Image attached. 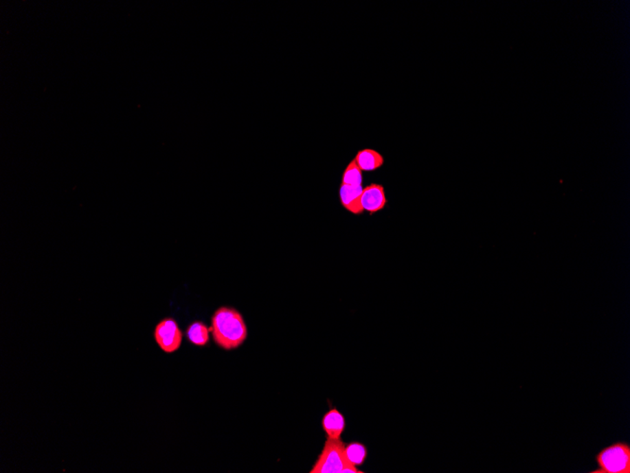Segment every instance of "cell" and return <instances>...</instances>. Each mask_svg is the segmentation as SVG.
I'll use <instances>...</instances> for the list:
<instances>
[{
	"label": "cell",
	"instance_id": "1",
	"mask_svg": "<svg viewBox=\"0 0 630 473\" xmlns=\"http://www.w3.org/2000/svg\"><path fill=\"white\" fill-rule=\"evenodd\" d=\"M210 331L214 342L227 351L237 349L247 338V324L241 314L225 306L215 311Z\"/></svg>",
	"mask_w": 630,
	"mask_h": 473
},
{
	"label": "cell",
	"instance_id": "2",
	"mask_svg": "<svg viewBox=\"0 0 630 473\" xmlns=\"http://www.w3.org/2000/svg\"><path fill=\"white\" fill-rule=\"evenodd\" d=\"M345 443L341 439H326L310 473H363L346 459Z\"/></svg>",
	"mask_w": 630,
	"mask_h": 473
},
{
	"label": "cell",
	"instance_id": "3",
	"mask_svg": "<svg viewBox=\"0 0 630 473\" xmlns=\"http://www.w3.org/2000/svg\"><path fill=\"white\" fill-rule=\"evenodd\" d=\"M597 469L589 473H630V445L616 441L596 455Z\"/></svg>",
	"mask_w": 630,
	"mask_h": 473
},
{
	"label": "cell",
	"instance_id": "4",
	"mask_svg": "<svg viewBox=\"0 0 630 473\" xmlns=\"http://www.w3.org/2000/svg\"><path fill=\"white\" fill-rule=\"evenodd\" d=\"M182 332L173 318H164L159 321L154 331L157 344L166 353H175L181 348Z\"/></svg>",
	"mask_w": 630,
	"mask_h": 473
},
{
	"label": "cell",
	"instance_id": "5",
	"mask_svg": "<svg viewBox=\"0 0 630 473\" xmlns=\"http://www.w3.org/2000/svg\"><path fill=\"white\" fill-rule=\"evenodd\" d=\"M386 204L387 199L383 186L372 184L371 186L363 188V195H361V205H363L364 211L373 214L385 208Z\"/></svg>",
	"mask_w": 630,
	"mask_h": 473
},
{
	"label": "cell",
	"instance_id": "6",
	"mask_svg": "<svg viewBox=\"0 0 630 473\" xmlns=\"http://www.w3.org/2000/svg\"><path fill=\"white\" fill-rule=\"evenodd\" d=\"M363 186H353L341 184L340 187L341 204L344 208L352 212L356 216H360L364 212L361 205V195H363Z\"/></svg>",
	"mask_w": 630,
	"mask_h": 473
},
{
	"label": "cell",
	"instance_id": "7",
	"mask_svg": "<svg viewBox=\"0 0 630 473\" xmlns=\"http://www.w3.org/2000/svg\"><path fill=\"white\" fill-rule=\"evenodd\" d=\"M346 425L345 417L338 409L331 408L323 416L322 427L328 439H341Z\"/></svg>",
	"mask_w": 630,
	"mask_h": 473
},
{
	"label": "cell",
	"instance_id": "8",
	"mask_svg": "<svg viewBox=\"0 0 630 473\" xmlns=\"http://www.w3.org/2000/svg\"><path fill=\"white\" fill-rule=\"evenodd\" d=\"M354 161L361 171H374L381 168L384 164L383 156L373 149H363L357 153Z\"/></svg>",
	"mask_w": 630,
	"mask_h": 473
},
{
	"label": "cell",
	"instance_id": "9",
	"mask_svg": "<svg viewBox=\"0 0 630 473\" xmlns=\"http://www.w3.org/2000/svg\"><path fill=\"white\" fill-rule=\"evenodd\" d=\"M345 454L351 465L355 467L361 466L368 459V448L360 442H350L345 445Z\"/></svg>",
	"mask_w": 630,
	"mask_h": 473
},
{
	"label": "cell",
	"instance_id": "10",
	"mask_svg": "<svg viewBox=\"0 0 630 473\" xmlns=\"http://www.w3.org/2000/svg\"><path fill=\"white\" fill-rule=\"evenodd\" d=\"M210 332L211 331L204 323L201 322V321H196V322L192 323L189 326L188 329H187L186 335L190 342L196 346H206L209 342Z\"/></svg>",
	"mask_w": 630,
	"mask_h": 473
},
{
	"label": "cell",
	"instance_id": "11",
	"mask_svg": "<svg viewBox=\"0 0 630 473\" xmlns=\"http://www.w3.org/2000/svg\"><path fill=\"white\" fill-rule=\"evenodd\" d=\"M341 184L353 186H363V171L359 168L355 161H351L346 166L343 173V178H341Z\"/></svg>",
	"mask_w": 630,
	"mask_h": 473
}]
</instances>
